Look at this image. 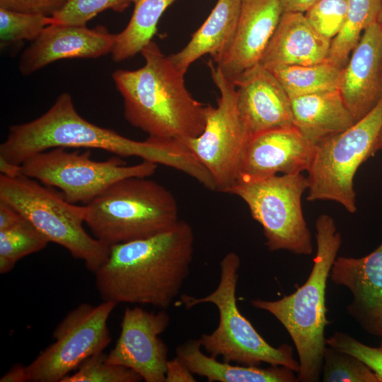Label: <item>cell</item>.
<instances>
[{"instance_id":"cell-1","label":"cell","mask_w":382,"mask_h":382,"mask_svg":"<svg viewBox=\"0 0 382 382\" xmlns=\"http://www.w3.org/2000/svg\"><path fill=\"white\" fill-rule=\"evenodd\" d=\"M55 147L92 148L122 158L139 157L180 170L198 182L208 176L207 169L183 141L150 137L137 141L96 125L79 114L66 92L59 95L41 116L10 126L0 145V158L21 165L29 157Z\"/></svg>"},{"instance_id":"cell-2","label":"cell","mask_w":382,"mask_h":382,"mask_svg":"<svg viewBox=\"0 0 382 382\" xmlns=\"http://www.w3.org/2000/svg\"><path fill=\"white\" fill-rule=\"evenodd\" d=\"M194 240L191 226L179 220L156 236L110 246L107 260L94 273L100 296L117 304L167 309L190 273Z\"/></svg>"},{"instance_id":"cell-3","label":"cell","mask_w":382,"mask_h":382,"mask_svg":"<svg viewBox=\"0 0 382 382\" xmlns=\"http://www.w3.org/2000/svg\"><path fill=\"white\" fill-rule=\"evenodd\" d=\"M144 64L112 74L124 101V115L132 126L160 139L185 141L204 129L210 105L195 100L186 88L185 73L154 41L140 52Z\"/></svg>"},{"instance_id":"cell-4","label":"cell","mask_w":382,"mask_h":382,"mask_svg":"<svg viewBox=\"0 0 382 382\" xmlns=\"http://www.w3.org/2000/svg\"><path fill=\"white\" fill-rule=\"evenodd\" d=\"M316 254L306 282L280 299H253L251 305L272 314L290 335L299 356L298 381H319L326 347L325 291L332 265L342 244L334 219L320 214L316 221Z\"/></svg>"},{"instance_id":"cell-5","label":"cell","mask_w":382,"mask_h":382,"mask_svg":"<svg viewBox=\"0 0 382 382\" xmlns=\"http://www.w3.org/2000/svg\"><path fill=\"white\" fill-rule=\"evenodd\" d=\"M86 207L85 224L108 246L156 236L180 220L173 195L147 177L121 179Z\"/></svg>"},{"instance_id":"cell-6","label":"cell","mask_w":382,"mask_h":382,"mask_svg":"<svg viewBox=\"0 0 382 382\" xmlns=\"http://www.w3.org/2000/svg\"><path fill=\"white\" fill-rule=\"evenodd\" d=\"M240 265L237 254H226L221 261L220 280L214 291L202 298L187 294L180 297L187 309L202 303H213L218 309V326L210 334L200 336L201 347L214 358L221 357L223 361L255 366L267 363L298 372L299 362L294 357L292 347L286 344L272 346L240 312L236 299Z\"/></svg>"},{"instance_id":"cell-7","label":"cell","mask_w":382,"mask_h":382,"mask_svg":"<svg viewBox=\"0 0 382 382\" xmlns=\"http://www.w3.org/2000/svg\"><path fill=\"white\" fill-rule=\"evenodd\" d=\"M0 201L30 221L48 241L66 248L96 273L107 260L110 246L83 228L87 207L72 204L61 192L22 174H0Z\"/></svg>"},{"instance_id":"cell-8","label":"cell","mask_w":382,"mask_h":382,"mask_svg":"<svg viewBox=\"0 0 382 382\" xmlns=\"http://www.w3.org/2000/svg\"><path fill=\"white\" fill-rule=\"evenodd\" d=\"M381 134L382 98L363 118L315 147L307 171V200L333 201L354 213L355 174L359 166L378 151Z\"/></svg>"},{"instance_id":"cell-9","label":"cell","mask_w":382,"mask_h":382,"mask_svg":"<svg viewBox=\"0 0 382 382\" xmlns=\"http://www.w3.org/2000/svg\"><path fill=\"white\" fill-rule=\"evenodd\" d=\"M308 188L307 177L297 173L237 182L230 193L248 205L252 217L263 228L270 250L310 255L313 251L312 236L301 206Z\"/></svg>"},{"instance_id":"cell-10","label":"cell","mask_w":382,"mask_h":382,"mask_svg":"<svg viewBox=\"0 0 382 382\" xmlns=\"http://www.w3.org/2000/svg\"><path fill=\"white\" fill-rule=\"evenodd\" d=\"M55 147L37 153L21 165V174L54 187L70 203L87 205L114 183L128 177H150L158 164L143 161L127 166L116 156L96 161L91 151H69Z\"/></svg>"},{"instance_id":"cell-11","label":"cell","mask_w":382,"mask_h":382,"mask_svg":"<svg viewBox=\"0 0 382 382\" xmlns=\"http://www.w3.org/2000/svg\"><path fill=\"white\" fill-rule=\"evenodd\" d=\"M208 66L220 93L217 105L210 106L202 133L183 143L213 177L217 191L230 193L237 183L241 157L250 135L238 110L235 84L212 60Z\"/></svg>"},{"instance_id":"cell-12","label":"cell","mask_w":382,"mask_h":382,"mask_svg":"<svg viewBox=\"0 0 382 382\" xmlns=\"http://www.w3.org/2000/svg\"><path fill=\"white\" fill-rule=\"evenodd\" d=\"M117 303L103 300L82 303L55 328L54 342L27 366L30 381H59L87 359L103 352L111 342L107 322Z\"/></svg>"},{"instance_id":"cell-13","label":"cell","mask_w":382,"mask_h":382,"mask_svg":"<svg viewBox=\"0 0 382 382\" xmlns=\"http://www.w3.org/2000/svg\"><path fill=\"white\" fill-rule=\"evenodd\" d=\"M169 323L164 310L154 313L138 306L126 308L120 335L107 361L132 369L146 382H165L168 349L159 335Z\"/></svg>"},{"instance_id":"cell-14","label":"cell","mask_w":382,"mask_h":382,"mask_svg":"<svg viewBox=\"0 0 382 382\" xmlns=\"http://www.w3.org/2000/svg\"><path fill=\"white\" fill-rule=\"evenodd\" d=\"M314 149L294 127L253 135L243 151L237 182L308 171Z\"/></svg>"},{"instance_id":"cell-15","label":"cell","mask_w":382,"mask_h":382,"mask_svg":"<svg viewBox=\"0 0 382 382\" xmlns=\"http://www.w3.org/2000/svg\"><path fill=\"white\" fill-rule=\"evenodd\" d=\"M115 40L105 25L50 24L22 52L18 69L28 76L57 60L98 58L111 53Z\"/></svg>"},{"instance_id":"cell-16","label":"cell","mask_w":382,"mask_h":382,"mask_svg":"<svg viewBox=\"0 0 382 382\" xmlns=\"http://www.w3.org/2000/svg\"><path fill=\"white\" fill-rule=\"evenodd\" d=\"M232 81L238 110L250 137L293 127L291 99L270 70L258 63Z\"/></svg>"},{"instance_id":"cell-17","label":"cell","mask_w":382,"mask_h":382,"mask_svg":"<svg viewBox=\"0 0 382 382\" xmlns=\"http://www.w3.org/2000/svg\"><path fill=\"white\" fill-rule=\"evenodd\" d=\"M330 278L352 294L347 313L367 333L382 338V243L361 257H336Z\"/></svg>"},{"instance_id":"cell-18","label":"cell","mask_w":382,"mask_h":382,"mask_svg":"<svg viewBox=\"0 0 382 382\" xmlns=\"http://www.w3.org/2000/svg\"><path fill=\"white\" fill-rule=\"evenodd\" d=\"M284 12L282 0H242L232 41L218 62L232 81L260 63Z\"/></svg>"},{"instance_id":"cell-19","label":"cell","mask_w":382,"mask_h":382,"mask_svg":"<svg viewBox=\"0 0 382 382\" xmlns=\"http://www.w3.org/2000/svg\"><path fill=\"white\" fill-rule=\"evenodd\" d=\"M354 122L382 98V33L377 23L366 28L342 69L339 88Z\"/></svg>"},{"instance_id":"cell-20","label":"cell","mask_w":382,"mask_h":382,"mask_svg":"<svg viewBox=\"0 0 382 382\" xmlns=\"http://www.w3.org/2000/svg\"><path fill=\"white\" fill-rule=\"evenodd\" d=\"M330 44L304 13L284 11L260 63L269 70L321 63L328 59Z\"/></svg>"},{"instance_id":"cell-21","label":"cell","mask_w":382,"mask_h":382,"mask_svg":"<svg viewBox=\"0 0 382 382\" xmlns=\"http://www.w3.org/2000/svg\"><path fill=\"white\" fill-rule=\"evenodd\" d=\"M291 106L293 127L314 147L354 123L339 90L291 98Z\"/></svg>"},{"instance_id":"cell-22","label":"cell","mask_w":382,"mask_h":382,"mask_svg":"<svg viewBox=\"0 0 382 382\" xmlns=\"http://www.w3.org/2000/svg\"><path fill=\"white\" fill-rule=\"evenodd\" d=\"M242 0H218L203 24L186 46L168 56L173 64L186 73L199 57L209 54L219 62L229 47L236 30Z\"/></svg>"},{"instance_id":"cell-23","label":"cell","mask_w":382,"mask_h":382,"mask_svg":"<svg viewBox=\"0 0 382 382\" xmlns=\"http://www.w3.org/2000/svg\"><path fill=\"white\" fill-rule=\"evenodd\" d=\"M199 339L178 345L176 357L193 374L204 376L209 382H296L297 376L292 369L279 365L267 368L233 365L219 361L206 355L201 349Z\"/></svg>"},{"instance_id":"cell-24","label":"cell","mask_w":382,"mask_h":382,"mask_svg":"<svg viewBox=\"0 0 382 382\" xmlns=\"http://www.w3.org/2000/svg\"><path fill=\"white\" fill-rule=\"evenodd\" d=\"M175 0H132L134 9L125 28L115 34L111 52L115 62L128 59L148 45L157 31L158 21L164 11Z\"/></svg>"},{"instance_id":"cell-25","label":"cell","mask_w":382,"mask_h":382,"mask_svg":"<svg viewBox=\"0 0 382 382\" xmlns=\"http://www.w3.org/2000/svg\"><path fill=\"white\" fill-rule=\"evenodd\" d=\"M382 0H347L342 26L331 40L328 60L343 69L364 30L377 23Z\"/></svg>"},{"instance_id":"cell-26","label":"cell","mask_w":382,"mask_h":382,"mask_svg":"<svg viewBox=\"0 0 382 382\" xmlns=\"http://www.w3.org/2000/svg\"><path fill=\"white\" fill-rule=\"evenodd\" d=\"M290 99L320 92L339 90L342 69L328 59L306 66H285L270 70Z\"/></svg>"},{"instance_id":"cell-27","label":"cell","mask_w":382,"mask_h":382,"mask_svg":"<svg viewBox=\"0 0 382 382\" xmlns=\"http://www.w3.org/2000/svg\"><path fill=\"white\" fill-rule=\"evenodd\" d=\"M48 243L25 218L11 228L0 230V273L10 272L19 260L44 249Z\"/></svg>"},{"instance_id":"cell-28","label":"cell","mask_w":382,"mask_h":382,"mask_svg":"<svg viewBox=\"0 0 382 382\" xmlns=\"http://www.w3.org/2000/svg\"><path fill=\"white\" fill-rule=\"evenodd\" d=\"M321 374L323 382H379L358 358L328 345L324 350Z\"/></svg>"},{"instance_id":"cell-29","label":"cell","mask_w":382,"mask_h":382,"mask_svg":"<svg viewBox=\"0 0 382 382\" xmlns=\"http://www.w3.org/2000/svg\"><path fill=\"white\" fill-rule=\"evenodd\" d=\"M142 378L132 369L107 361L100 352L84 361L74 374L64 376L60 382H139Z\"/></svg>"},{"instance_id":"cell-30","label":"cell","mask_w":382,"mask_h":382,"mask_svg":"<svg viewBox=\"0 0 382 382\" xmlns=\"http://www.w3.org/2000/svg\"><path fill=\"white\" fill-rule=\"evenodd\" d=\"M54 23L51 16L30 14L0 8L1 47L24 40L33 41L44 28Z\"/></svg>"},{"instance_id":"cell-31","label":"cell","mask_w":382,"mask_h":382,"mask_svg":"<svg viewBox=\"0 0 382 382\" xmlns=\"http://www.w3.org/2000/svg\"><path fill=\"white\" fill-rule=\"evenodd\" d=\"M132 0H68L52 16L54 23L86 25L92 18L105 10L123 12Z\"/></svg>"},{"instance_id":"cell-32","label":"cell","mask_w":382,"mask_h":382,"mask_svg":"<svg viewBox=\"0 0 382 382\" xmlns=\"http://www.w3.org/2000/svg\"><path fill=\"white\" fill-rule=\"evenodd\" d=\"M347 8V0H318L304 15L313 28L332 40L340 30Z\"/></svg>"},{"instance_id":"cell-33","label":"cell","mask_w":382,"mask_h":382,"mask_svg":"<svg viewBox=\"0 0 382 382\" xmlns=\"http://www.w3.org/2000/svg\"><path fill=\"white\" fill-rule=\"evenodd\" d=\"M326 345L358 358L375 374L379 382H382L381 347L368 346L344 332H335L326 340Z\"/></svg>"},{"instance_id":"cell-34","label":"cell","mask_w":382,"mask_h":382,"mask_svg":"<svg viewBox=\"0 0 382 382\" xmlns=\"http://www.w3.org/2000/svg\"><path fill=\"white\" fill-rule=\"evenodd\" d=\"M68 0H0V8L46 16H52Z\"/></svg>"},{"instance_id":"cell-35","label":"cell","mask_w":382,"mask_h":382,"mask_svg":"<svg viewBox=\"0 0 382 382\" xmlns=\"http://www.w3.org/2000/svg\"><path fill=\"white\" fill-rule=\"evenodd\" d=\"M194 382L193 374L177 357L168 360L166 364L165 382Z\"/></svg>"},{"instance_id":"cell-36","label":"cell","mask_w":382,"mask_h":382,"mask_svg":"<svg viewBox=\"0 0 382 382\" xmlns=\"http://www.w3.org/2000/svg\"><path fill=\"white\" fill-rule=\"evenodd\" d=\"M23 219L24 217L18 212L0 201V230L11 228Z\"/></svg>"},{"instance_id":"cell-37","label":"cell","mask_w":382,"mask_h":382,"mask_svg":"<svg viewBox=\"0 0 382 382\" xmlns=\"http://www.w3.org/2000/svg\"><path fill=\"white\" fill-rule=\"evenodd\" d=\"M1 382H27L30 377L27 366L16 364L11 367L1 378Z\"/></svg>"},{"instance_id":"cell-38","label":"cell","mask_w":382,"mask_h":382,"mask_svg":"<svg viewBox=\"0 0 382 382\" xmlns=\"http://www.w3.org/2000/svg\"><path fill=\"white\" fill-rule=\"evenodd\" d=\"M318 0H282L284 11L304 13Z\"/></svg>"},{"instance_id":"cell-39","label":"cell","mask_w":382,"mask_h":382,"mask_svg":"<svg viewBox=\"0 0 382 382\" xmlns=\"http://www.w3.org/2000/svg\"><path fill=\"white\" fill-rule=\"evenodd\" d=\"M1 175L8 177H16L21 174V165L9 163L0 158Z\"/></svg>"},{"instance_id":"cell-40","label":"cell","mask_w":382,"mask_h":382,"mask_svg":"<svg viewBox=\"0 0 382 382\" xmlns=\"http://www.w3.org/2000/svg\"><path fill=\"white\" fill-rule=\"evenodd\" d=\"M377 24L378 25L382 33V7L381 8V11L378 13V18H377Z\"/></svg>"},{"instance_id":"cell-41","label":"cell","mask_w":382,"mask_h":382,"mask_svg":"<svg viewBox=\"0 0 382 382\" xmlns=\"http://www.w3.org/2000/svg\"><path fill=\"white\" fill-rule=\"evenodd\" d=\"M378 151H382V134L381 136V138L379 139L378 145Z\"/></svg>"},{"instance_id":"cell-42","label":"cell","mask_w":382,"mask_h":382,"mask_svg":"<svg viewBox=\"0 0 382 382\" xmlns=\"http://www.w3.org/2000/svg\"><path fill=\"white\" fill-rule=\"evenodd\" d=\"M380 347L382 348V338H381V345H380Z\"/></svg>"}]
</instances>
